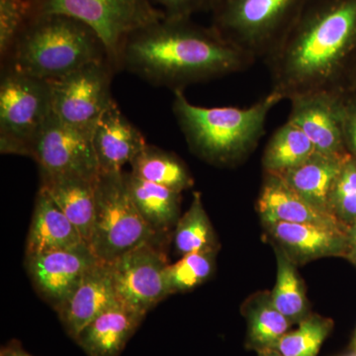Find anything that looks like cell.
Wrapping results in <instances>:
<instances>
[{"mask_svg":"<svg viewBox=\"0 0 356 356\" xmlns=\"http://www.w3.org/2000/svg\"><path fill=\"white\" fill-rule=\"evenodd\" d=\"M267 240L297 266L323 257L350 254L348 229L320 225L278 222L264 224Z\"/></svg>","mask_w":356,"mask_h":356,"instance_id":"obj_13","label":"cell"},{"mask_svg":"<svg viewBox=\"0 0 356 356\" xmlns=\"http://www.w3.org/2000/svg\"><path fill=\"white\" fill-rule=\"evenodd\" d=\"M348 261H350L353 266H356V252H353V254L348 255Z\"/></svg>","mask_w":356,"mask_h":356,"instance_id":"obj_37","label":"cell"},{"mask_svg":"<svg viewBox=\"0 0 356 356\" xmlns=\"http://www.w3.org/2000/svg\"><path fill=\"white\" fill-rule=\"evenodd\" d=\"M115 72L111 62L104 60L48 81L53 114L72 127L92 133L96 123L114 100L111 81Z\"/></svg>","mask_w":356,"mask_h":356,"instance_id":"obj_9","label":"cell"},{"mask_svg":"<svg viewBox=\"0 0 356 356\" xmlns=\"http://www.w3.org/2000/svg\"><path fill=\"white\" fill-rule=\"evenodd\" d=\"M264 62L271 92L283 100L353 90L356 0H312L280 48Z\"/></svg>","mask_w":356,"mask_h":356,"instance_id":"obj_1","label":"cell"},{"mask_svg":"<svg viewBox=\"0 0 356 356\" xmlns=\"http://www.w3.org/2000/svg\"><path fill=\"white\" fill-rule=\"evenodd\" d=\"M129 193L136 208L158 235L170 238L180 216L181 193L125 172Z\"/></svg>","mask_w":356,"mask_h":356,"instance_id":"obj_22","label":"cell"},{"mask_svg":"<svg viewBox=\"0 0 356 356\" xmlns=\"http://www.w3.org/2000/svg\"><path fill=\"white\" fill-rule=\"evenodd\" d=\"M31 16L28 0H0V57H7Z\"/></svg>","mask_w":356,"mask_h":356,"instance_id":"obj_31","label":"cell"},{"mask_svg":"<svg viewBox=\"0 0 356 356\" xmlns=\"http://www.w3.org/2000/svg\"><path fill=\"white\" fill-rule=\"evenodd\" d=\"M51 111L50 83L2 67L0 81V152L33 156Z\"/></svg>","mask_w":356,"mask_h":356,"instance_id":"obj_7","label":"cell"},{"mask_svg":"<svg viewBox=\"0 0 356 356\" xmlns=\"http://www.w3.org/2000/svg\"><path fill=\"white\" fill-rule=\"evenodd\" d=\"M257 207L262 225L286 222L350 229L332 213L312 205L280 175L273 173L264 175Z\"/></svg>","mask_w":356,"mask_h":356,"instance_id":"obj_17","label":"cell"},{"mask_svg":"<svg viewBox=\"0 0 356 356\" xmlns=\"http://www.w3.org/2000/svg\"><path fill=\"white\" fill-rule=\"evenodd\" d=\"M353 89H355V90H356V76H355V84H353Z\"/></svg>","mask_w":356,"mask_h":356,"instance_id":"obj_39","label":"cell"},{"mask_svg":"<svg viewBox=\"0 0 356 356\" xmlns=\"http://www.w3.org/2000/svg\"><path fill=\"white\" fill-rule=\"evenodd\" d=\"M277 261V275L270 292L274 306L292 323L299 324L311 315L305 284L297 270L296 264L290 261L280 248L273 247Z\"/></svg>","mask_w":356,"mask_h":356,"instance_id":"obj_27","label":"cell"},{"mask_svg":"<svg viewBox=\"0 0 356 356\" xmlns=\"http://www.w3.org/2000/svg\"><path fill=\"white\" fill-rule=\"evenodd\" d=\"M168 18H191L201 11H210L213 0H149Z\"/></svg>","mask_w":356,"mask_h":356,"instance_id":"obj_32","label":"cell"},{"mask_svg":"<svg viewBox=\"0 0 356 356\" xmlns=\"http://www.w3.org/2000/svg\"><path fill=\"white\" fill-rule=\"evenodd\" d=\"M41 187L89 243L95 216L97 179L70 173H40Z\"/></svg>","mask_w":356,"mask_h":356,"instance_id":"obj_19","label":"cell"},{"mask_svg":"<svg viewBox=\"0 0 356 356\" xmlns=\"http://www.w3.org/2000/svg\"><path fill=\"white\" fill-rule=\"evenodd\" d=\"M312 0H213L212 26L255 60L280 48Z\"/></svg>","mask_w":356,"mask_h":356,"instance_id":"obj_5","label":"cell"},{"mask_svg":"<svg viewBox=\"0 0 356 356\" xmlns=\"http://www.w3.org/2000/svg\"><path fill=\"white\" fill-rule=\"evenodd\" d=\"M32 159L40 173H70L93 179L100 175L92 133L72 127L54 114L40 134Z\"/></svg>","mask_w":356,"mask_h":356,"instance_id":"obj_11","label":"cell"},{"mask_svg":"<svg viewBox=\"0 0 356 356\" xmlns=\"http://www.w3.org/2000/svg\"><path fill=\"white\" fill-rule=\"evenodd\" d=\"M350 156V154H327L316 152L301 165L278 175L312 205L332 213L330 197L337 178Z\"/></svg>","mask_w":356,"mask_h":356,"instance_id":"obj_21","label":"cell"},{"mask_svg":"<svg viewBox=\"0 0 356 356\" xmlns=\"http://www.w3.org/2000/svg\"><path fill=\"white\" fill-rule=\"evenodd\" d=\"M298 325V329L282 337L276 350L283 356H317L325 339L331 334L334 322L312 313Z\"/></svg>","mask_w":356,"mask_h":356,"instance_id":"obj_29","label":"cell"},{"mask_svg":"<svg viewBox=\"0 0 356 356\" xmlns=\"http://www.w3.org/2000/svg\"><path fill=\"white\" fill-rule=\"evenodd\" d=\"M316 152L306 134L287 121L273 134L267 143L262 156V166L266 173L282 175L303 163Z\"/></svg>","mask_w":356,"mask_h":356,"instance_id":"obj_25","label":"cell"},{"mask_svg":"<svg viewBox=\"0 0 356 356\" xmlns=\"http://www.w3.org/2000/svg\"><path fill=\"white\" fill-rule=\"evenodd\" d=\"M130 165L131 173L135 177L180 193L194 185L186 163L177 154L159 147L147 144Z\"/></svg>","mask_w":356,"mask_h":356,"instance_id":"obj_24","label":"cell"},{"mask_svg":"<svg viewBox=\"0 0 356 356\" xmlns=\"http://www.w3.org/2000/svg\"><path fill=\"white\" fill-rule=\"evenodd\" d=\"M348 243H350V254H351L356 252V222H353L348 229Z\"/></svg>","mask_w":356,"mask_h":356,"instance_id":"obj_35","label":"cell"},{"mask_svg":"<svg viewBox=\"0 0 356 356\" xmlns=\"http://www.w3.org/2000/svg\"><path fill=\"white\" fill-rule=\"evenodd\" d=\"M146 316L117 304L89 323L74 341L88 356H119Z\"/></svg>","mask_w":356,"mask_h":356,"instance_id":"obj_18","label":"cell"},{"mask_svg":"<svg viewBox=\"0 0 356 356\" xmlns=\"http://www.w3.org/2000/svg\"><path fill=\"white\" fill-rule=\"evenodd\" d=\"M0 356H33L28 353L27 351L22 348L18 341H10L7 346L1 348Z\"/></svg>","mask_w":356,"mask_h":356,"instance_id":"obj_34","label":"cell"},{"mask_svg":"<svg viewBox=\"0 0 356 356\" xmlns=\"http://www.w3.org/2000/svg\"><path fill=\"white\" fill-rule=\"evenodd\" d=\"M343 132L346 149L356 161V90L344 92L341 97Z\"/></svg>","mask_w":356,"mask_h":356,"instance_id":"obj_33","label":"cell"},{"mask_svg":"<svg viewBox=\"0 0 356 356\" xmlns=\"http://www.w3.org/2000/svg\"><path fill=\"white\" fill-rule=\"evenodd\" d=\"M92 143L100 175L123 172L147 145L142 132L122 113L115 100L96 123Z\"/></svg>","mask_w":356,"mask_h":356,"instance_id":"obj_16","label":"cell"},{"mask_svg":"<svg viewBox=\"0 0 356 356\" xmlns=\"http://www.w3.org/2000/svg\"><path fill=\"white\" fill-rule=\"evenodd\" d=\"M119 303L111 266L99 261L86 274L57 312L65 332L74 339L89 323Z\"/></svg>","mask_w":356,"mask_h":356,"instance_id":"obj_15","label":"cell"},{"mask_svg":"<svg viewBox=\"0 0 356 356\" xmlns=\"http://www.w3.org/2000/svg\"><path fill=\"white\" fill-rule=\"evenodd\" d=\"M353 350H355V353H356V331H355V339H353Z\"/></svg>","mask_w":356,"mask_h":356,"instance_id":"obj_38","label":"cell"},{"mask_svg":"<svg viewBox=\"0 0 356 356\" xmlns=\"http://www.w3.org/2000/svg\"><path fill=\"white\" fill-rule=\"evenodd\" d=\"M163 243H146L110 264L121 303L147 314L168 296Z\"/></svg>","mask_w":356,"mask_h":356,"instance_id":"obj_10","label":"cell"},{"mask_svg":"<svg viewBox=\"0 0 356 356\" xmlns=\"http://www.w3.org/2000/svg\"><path fill=\"white\" fill-rule=\"evenodd\" d=\"M330 209L346 226L356 222V161L353 156L346 161L334 184Z\"/></svg>","mask_w":356,"mask_h":356,"instance_id":"obj_30","label":"cell"},{"mask_svg":"<svg viewBox=\"0 0 356 356\" xmlns=\"http://www.w3.org/2000/svg\"><path fill=\"white\" fill-rule=\"evenodd\" d=\"M355 356H356V353H355Z\"/></svg>","mask_w":356,"mask_h":356,"instance_id":"obj_40","label":"cell"},{"mask_svg":"<svg viewBox=\"0 0 356 356\" xmlns=\"http://www.w3.org/2000/svg\"><path fill=\"white\" fill-rule=\"evenodd\" d=\"M31 15L60 14L89 26L100 37L115 70L129 35L165 18L149 0H28Z\"/></svg>","mask_w":356,"mask_h":356,"instance_id":"obj_8","label":"cell"},{"mask_svg":"<svg viewBox=\"0 0 356 356\" xmlns=\"http://www.w3.org/2000/svg\"><path fill=\"white\" fill-rule=\"evenodd\" d=\"M99 261L88 243H83L69 250L26 255L25 266L40 297L58 311Z\"/></svg>","mask_w":356,"mask_h":356,"instance_id":"obj_12","label":"cell"},{"mask_svg":"<svg viewBox=\"0 0 356 356\" xmlns=\"http://www.w3.org/2000/svg\"><path fill=\"white\" fill-rule=\"evenodd\" d=\"M175 252L185 255L192 252H218L220 245L200 192H194L189 209L178 220L173 233Z\"/></svg>","mask_w":356,"mask_h":356,"instance_id":"obj_26","label":"cell"},{"mask_svg":"<svg viewBox=\"0 0 356 356\" xmlns=\"http://www.w3.org/2000/svg\"><path fill=\"white\" fill-rule=\"evenodd\" d=\"M248 322L247 346L257 351L276 350L278 343L293 324L274 306L270 292H257L243 303Z\"/></svg>","mask_w":356,"mask_h":356,"instance_id":"obj_23","label":"cell"},{"mask_svg":"<svg viewBox=\"0 0 356 356\" xmlns=\"http://www.w3.org/2000/svg\"><path fill=\"white\" fill-rule=\"evenodd\" d=\"M255 63L212 27L191 18H168L129 35L122 46L118 70L147 83L175 91L242 72Z\"/></svg>","mask_w":356,"mask_h":356,"instance_id":"obj_2","label":"cell"},{"mask_svg":"<svg viewBox=\"0 0 356 356\" xmlns=\"http://www.w3.org/2000/svg\"><path fill=\"white\" fill-rule=\"evenodd\" d=\"M95 216L88 247L105 264H112L143 243L166 245L168 238L158 235L136 208L125 172L100 175L96 184Z\"/></svg>","mask_w":356,"mask_h":356,"instance_id":"obj_6","label":"cell"},{"mask_svg":"<svg viewBox=\"0 0 356 356\" xmlns=\"http://www.w3.org/2000/svg\"><path fill=\"white\" fill-rule=\"evenodd\" d=\"M218 252H192L166 267L168 294L191 291L209 280L216 267Z\"/></svg>","mask_w":356,"mask_h":356,"instance_id":"obj_28","label":"cell"},{"mask_svg":"<svg viewBox=\"0 0 356 356\" xmlns=\"http://www.w3.org/2000/svg\"><path fill=\"white\" fill-rule=\"evenodd\" d=\"M257 353H259V356H283L277 350H264Z\"/></svg>","mask_w":356,"mask_h":356,"instance_id":"obj_36","label":"cell"},{"mask_svg":"<svg viewBox=\"0 0 356 356\" xmlns=\"http://www.w3.org/2000/svg\"><path fill=\"white\" fill-rule=\"evenodd\" d=\"M86 243L63 210L40 188L26 242V255L69 250Z\"/></svg>","mask_w":356,"mask_h":356,"instance_id":"obj_20","label":"cell"},{"mask_svg":"<svg viewBox=\"0 0 356 356\" xmlns=\"http://www.w3.org/2000/svg\"><path fill=\"white\" fill-rule=\"evenodd\" d=\"M104 60L106 47L89 26L69 16L38 14L30 16L1 62L2 67L51 81Z\"/></svg>","mask_w":356,"mask_h":356,"instance_id":"obj_4","label":"cell"},{"mask_svg":"<svg viewBox=\"0 0 356 356\" xmlns=\"http://www.w3.org/2000/svg\"><path fill=\"white\" fill-rule=\"evenodd\" d=\"M172 112L189 149L215 165H234L254 151L266 133L267 117L283 100L271 92L247 108L192 104L175 91Z\"/></svg>","mask_w":356,"mask_h":356,"instance_id":"obj_3","label":"cell"},{"mask_svg":"<svg viewBox=\"0 0 356 356\" xmlns=\"http://www.w3.org/2000/svg\"><path fill=\"white\" fill-rule=\"evenodd\" d=\"M318 92L293 98L288 120L306 134L318 153L350 154L344 144L341 97Z\"/></svg>","mask_w":356,"mask_h":356,"instance_id":"obj_14","label":"cell"}]
</instances>
